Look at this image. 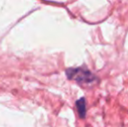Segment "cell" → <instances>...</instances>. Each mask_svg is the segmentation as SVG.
<instances>
[{"instance_id": "cell-1", "label": "cell", "mask_w": 128, "mask_h": 127, "mask_svg": "<svg viewBox=\"0 0 128 127\" xmlns=\"http://www.w3.org/2000/svg\"><path fill=\"white\" fill-rule=\"evenodd\" d=\"M68 79L75 80L78 84H91L97 79V77L90 70L84 67L68 68L66 71Z\"/></svg>"}, {"instance_id": "cell-2", "label": "cell", "mask_w": 128, "mask_h": 127, "mask_svg": "<svg viewBox=\"0 0 128 127\" xmlns=\"http://www.w3.org/2000/svg\"><path fill=\"white\" fill-rule=\"evenodd\" d=\"M76 108L78 113L80 119H84L86 117V99L84 98H81L76 101Z\"/></svg>"}]
</instances>
